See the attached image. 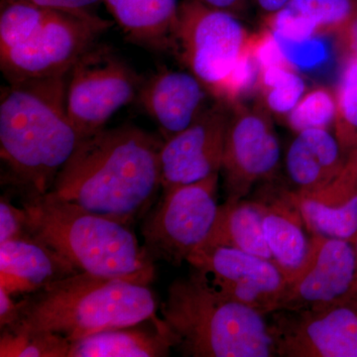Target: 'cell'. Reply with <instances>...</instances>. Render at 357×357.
<instances>
[{"label": "cell", "mask_w": 357, "mask_h": 357, "mask_svg": "<svg viewBox=\"0 0 357 357\" xmlns=\"http://www.w3.org/2000/svg\"><path fill=\"white\" fill-rule=\"evenodd\" d=\"M163 143L133 126L103 128L82 138L49 192L130 225L146 213L162 188Z\"/></svg>", "instance_id": "1"}, {"label": "cell", "mask_w": 357, "mask_h": 357, "mask_svg": "<svg viewBox=\"0 0 357 357\" xmlns=\"http://www.w3.org/2000/svg\"><path fill=\"white\" fill-rule=\"evenodd\" d=\"M67 76L7 83L0 96L4 181L23 197L47 194L82 138L67 110Z\"/></svg>", "instance_id": "2"}, {"label": "cell", "mask_w": 357, "mask_h": 357, "mask_svg": "<svg viewBox=\"0 0 357 357\" xmlns=\"http://www.w3.org/2000/svg\"><path fill=\"white\" fill-rule=\"evenodd\" d=\"M28 231L79 272L149 285L154 260L129 225L91 213L50 192L23 197Z\"/></svg>", "instance_id": "3"}, {"label": "cell", "mask_w": 357, "mask_h": 357, "mask_svg": "<svg viewBox=\"0 0 357 357\" xmlns=\"http://www.w3.org/2000/svg\"><path fill=\"white\" fill-rule=\"evenodd\" d=\"M17 307L8 328L59 333L70 342L158 318L149 286L86 272L24 295Z\"/></svg>", "instance_id": "4"}, {"label": "cell", "mask_w": 357, "mask_h": 357, "mask_svg": "<svg viewBox=\"0 0 357 357\" xmlns=\"http://www.w3.org/2000/svg\"><path fill=\"white\" fill-rule=\"evenodd\" d=\"M161 314L184 356H276L265 316L230 299L198 270L171 284Z\"/></svg>", "instance_id": "5"}, {"label": "cell", "mask_w": 357, "mask_h": 357, "mask_svg": "<svg viewBox=\"0 0 357 357\" xmlns=\"http://www.w3.org/2000/svg\"><path fill=\"white\" fill-rule=\"evenodd\" d=\"M112 25L93 13L0 4V69L7 83L67 76Z\"/></svg>", "instance_id": "6"}, {"label": "cell", "mask_w": 357, "mask_h": 357, "mask_svg": "<svg viewBox=\"0 0 357 357\" xmlns=\"http://www.w3.org/2000/svg\"><path fill=\"white\" fill-rule=\"evenodd\" d=\"M249 36L239 18L232 14L211 8L199 0H183L178 4L174 53L213 100H220Z\"/></svg>", "instance_id": "7"}, {"label": "cell", "mask_w": 357, "mask_h": 357, "mask_svg": "<svg viewBox=\"0 0 357 357\" xmlns=\"http://www.w3.org/2000/svg\"><path fill=\"white\" fill-rule=\"evenodd\" d=\"M218 175L163 192L143 223V246L154 261L178 265L206 241L217 218Z\"/></svg>", "instance_id": "8"}, {"label": "cell", "mask_w": 357, "mask_h": 357, "mask_svg": "<svg viewBox=\"0 0 357 357\" xmlns=\"http://www.w3.org/2000/svg\"><path fill=\"white\" fill-rule=\"evenodd\" d=\"M142 79L107 47L95 46L69 74L67 110L81 138L105 128L122 107L137 98Z\"/></svg>", "instance_id": "9"}, {"label": "cell", "mask_w": 357, "mask_h": 357, "mask_svg": "<svg viewBox=\"0 0 357 357\" xmlns=\"http://www.w3.org/2000/svg\"><path fill=\"white\" fill-rule=\"evenodd\" d=\"M230 105L222 165L225 201L245 199L259 183L272 181L280 165L281 149L271 112L262 102Z\"/></svg>", "instance_id": "10"}, {"label": "cell", "mask_w": 357, "mask_h": 357, "mask_svg": "<svg viewBox=\"0 0 357 357\" xmlns=\"http://www.w3.org/2000/svg\"><path fill=\"white\" fill-rule=\"evenodd\" d=\"M218 290L263 316L280 307L289 281L273 260L227 246H201L188 259Z\"/></svg>", "instance_id": "11"}, {"label": "cell", "mask_w": 357, "mask_h": 357, "mask_svg": "<svg viewBox=\"0 0 357 357\" xmlns=\"http://www.w3.org/2000/svg\"><path fill=\"white\" fill-rule=\"evenodd\" d=\"M356 283L354 244L312 234L306 262L289 284L278 310L321 311L349 304L357 296Z\"/></svg>", "instance_id": "12"}, {"label": "cell", "mask_w": 357, "mask_h": 357, "mask_svg": "<svg viewBox=\"0 0 357 357\" xmlns=\"http://www.w3.org/2000/svg\"><path fill=\"white\" fill-rule=\"evenodd\" d=\"M276 356L357 357V302L321 311L272 312Z\"/></svg>", "instance_id": "13"}, {"label": "cell", "mask_w": 357, "mask_h": 357, "mask_svg": "<svg viewBox=\"0 0 357 357\" xmlns=\"http://www.w3.org/2000/svg\"><path fill=\"white\" fill-rule=\"evenodd\" d=\"M229 110V103L215 100L189 128L164 141L160 151L163 192L220 174Z\"/></svg>", "instance_id": "14"}, {"label": "cell", "mask_w": 357, "mask_h": 357, "mask_svg": "<svg viewBox=\"0 0 357 357\" xmlns=\"http://www.w3.org/2000/svg\"><path fill=\"white\" fill-rule=\"evenodd\" d=\"M210 98L191 72L162 69L142 82L136 98L166 141L194 123L210 105Z\"/></svg>", "instance_id": "15"}, {"label": "cell", "mask_w": 357, "mask_h": 357, "mask_svg": "<svg viewBox=\"0 0 357 357\" xmlns=\"http://www.w3.org/2000/svg\"><path fill=\"white\" fill-rule=\"evenodd\" d=\"M292 194L307 231L352 243L357 236V148L332 182L318 191Z\"/></svg>", "instance_id": "16"}, {"label": "cell", "mask_w": 357, "mask_h": 357, "mask_svg": "<svg viewBox=\"0 0 357 357\" xmlns=\"http://www.w3.org/2000/svg\"><path fill=\"white\" fill-rule=\"evenodd\" d=\"M270 182L256 199L261 206L263 230L273 261L290 284L306 262L311 237L307 238V229L292 190Z\"/></svg>", "instance_id": "17"}, {"label": "cell", "mask_w": 357, "mask_h": 357, "mask_svg": "<svg viewBox=\"0 0 357 357\" xmlns=\"http://www.w3.org/2000/svg\"><path fill=\"white\" fill-rule=\"evenodd\" d=\"M79 273L57 251L28 234L0 243V287L27 295Z\"/></svg>", "instance_id": "18"}, {"label": "cell", "mask_w": 357, "mask_h": 357, "mask_svg": "<svg viewBox=\"0 0 357 357\" xmlns=\"http://www.w3.org/2000/svg\"><path fill=\"white\" fill-rule=\"evenodd\" d=\"M347 158L335 134L328 129L298 132L285 158L286 172L294 191L311 192L325 187L340 173Z\"/></svg>", "instance_id": "19"}, {"label": "cell", "mask_w": 357, "mask_h": 357, "mask_svg": "<svg viewBox=\"0 0 357 357\" xmlns=\"http://www.w3.org/2000/svg\"><path fill=\"white\" fill-rule=\"evenodd\" d=\"M356 15L357 0H291L265 22L278 38L302 42L342 31Z\"/></svg>", "instance_id": "20"}, {"label": "cell", "mask_w": 357, "mask_h": 357, "mask_svg": "<svg viewBox=\"0 0 357 357\" xmlns=\"http://www.w3.org/2000/svg\"><path fill=\"white\" fill-rule=\"evenodd\" d=\"M103 3L131 43L175 52L178 0H103Z\"/></svg>", "instance_id": "21"}, {"label": "cell", "mask_w": 357, "mask_h": 357, "mask_svg": "<svg viewBox=\"0 0 357 357\" xmlns=\"http://www.w3.org/2000/svg\"><path fill=\"white\" fill-rule=\"evenodd\" d=\"M141 324L110 328L73 340L70 342L69 357L170 356L174 340L163 319L155 321L152 328L141 326Z\"/></svg>", "instance_id": "22"}, {"label": "cell", "mask_w": 357, "mask_h": 357, "mask_svg": "<svg viewBox=\"0 0 357 357\" xmlns=\"http://www.w3.org/2000/svg\"><path fill=\"white\" fill-rule=\"evenodd\" d=\"M201 246H227L273 260L263 230L261 206L256 199L225 201L218 206L213 229Z\"/></svg>", "instance_id": "23"}, {"label": "cell", "mask_w": 357, "mask_h": 357, "mask_svg": "<svg viewBox=\"0 0 357 357\" xmlns=\"http://www.w3.org/2000/svg\"><path fill=\"white\" fill-rule=\"evenodd\" d=\"M256 89L262 96V103L270 112L287 115L307 93L303 77L295 68L271 66L259 70Z\"/></svg>", "instance_id": "24"}, {"label": "cell", "mask_w": 357, "mask_h": 357, "mask_svg": "<svg viewBox=\"0 0 357 357\" xmlns=\"http://www.w3.org/2000/svg\"><path fill=\"white\" fill-rule=\"evenodd\" d=\"M70 342L46 331L7 328L1 330V357H69Z\"/></svg>", "instance_id": "25"}, {"label": "cell", "mask_w": 357, "mask_h": 357, "mask_svg": "<svg viewBox=\"0 0 357 357\" xmlns=\"http://www.w3.org/2000/svg\"><path fill=\"white\" fill-rule=\"evenodd\" d=\"M335 100V136L347 156L357 148V57L347 59Z\"/></svg>", "instance_id": "26"}, {"label": "cell", "mask_w": 357, "mask_h": 357, "mask_svg": "<svg viewBox=\"0 0 357 357\" xmlns=\"http://www.w3.org/2000/svg\"><path fill=\"white\" fill-rule=\"evenodd\" d=\"M337 114L335 93L326 88L307 91L291 112L287 123L295 132L311 128H326L335 122Z\"/></svg>", "instance_id": "27"}, {"label": "cell", "mask_w": 357, "mask_h": 357, "mask_svg": "<svg viewBox=\"0 0 357 357\" xmlns=\"http://www.w3.org/2000/svg\"><path fill=\"white\" fill-rule=\"evenodd\" d=\"M274 37L284 55L294 67H314L321 64L326 58L325 44L318 37L302 42H291Z\"/></svg>", "instance_id": "28"}, {"label": "cell", "mask_w": 357, "mask_h": 357, "mask_svg": "<svg viewBox=\"0 0 357 357\" xmlns=\"http://www.w3.org/2000/svg\"><path fill=\"white\" fill-rule=\"evenodd\" d=\"M27 217L22 206L18 208L6 197L0 201V243L28 236Z\"/></svg>", "instance_id": "29"}, {"label": "cell", "mask_w": 357, "mask_h": 357, "mask_svg": "<svg viewBox=\"0 0 357 357\" xmlns=\"http://www.w3.org/2000/svg\"><path fill=\"white\" fill-rule=\"evenodd\" d=\"M25 2L46 8L61 9L73 13H93L91 9L103 0H0V4Z\"/></svg>", "instance_id": "30"}, {"label": "cell", "mask_w": 357, "mask_h": 357, "mask_svg": "<svg viewBox=\"0 0 357 357\" xmlns=\"http://www.w3.org/2000/svg\"><path fill=\"white\" fill-rule=\"evenodd\" d=\"M17 318V302L13 299V295L6 289L0 287V328L2 330L13 326Z\"/></svg>", "instance_id": "31"}, {"label": "cell", "mask_w": 357, "mask_h": 357, "mask_svg": "<svg viewBox=\"0 0 357 357\" xmlns=\"http://www.w3.org/2000/svg\"><path fill=\"white\" fill-rule=\"evenodd\" d=\"M337 34L345 57H357V15Z\"/></svg>", "instance_id": "32"}, {"label": "cell", "mask_w": 357, "mask_h": 357, "mask_svg": "<svg viewBox=\"0 0 357 357\" xmlns=\"http://www.w3.org/2000/svg\"><path fill=\"white\" fill-rule=\"evenodd\" d=\"M199 1L211 8L225 11L241 18L248 13L249 4L252 0H199Z\"/></svg>", "instance_id": "33"}, {"label": "cell", "mask_w": 357, "mask_h": 357, "mask_svg": "<svg viewBox=\"0 0 357 357\" xmlns=\"http://www.w3.org/2000/svg\"><path fill=\"white\" fill-rule=\"evenodd\" d=\"M265 15L277 13L284 8L291 0H252Z\"/></svg>", "instance_id": "34"}, {"label": "cell", "mask_w": 357, "mask_h": 357, "mask_svg": "<svg viewBox=\"0 0 357 357\" xmlns=\"http://www.w3.org/2000/svg\"><path fill=\"white\" fill-rule=\"evenodd\" d=\"M352 244H354V251H356V292L357 295V236H356V238L354 239V241H352Z\"/></svg>", "instance_id": "35"}]
</instances>
